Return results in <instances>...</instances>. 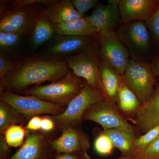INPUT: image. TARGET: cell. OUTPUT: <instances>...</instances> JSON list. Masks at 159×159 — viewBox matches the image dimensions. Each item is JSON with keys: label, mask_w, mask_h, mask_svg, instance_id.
<instances>
[{"label": "cell", "mask_w": 159, "mask_h": 159, "mask_svg": "<svg viewBox=\"0 0 159 159\" xmlns=\"http://www.w3.org/2000/svg\"><path fill=\"white\" fill-rule=\"evenodd\" d=\"M107 99L101 91L86 83L77 96L72 99L62 113L49 116L62 129L68 127H77L83 120L88 109L93 104Z\"/></svg>", "instance_id": "obj_3"}, {"label": "cell", "mask_w": 159, "mask_h": 159, "mask_svg": "<svg viewBox=\"0 0 159 159\" xmlns=\"http://www.w3.org/2000/svg\"><path fill=\"white\" fill-rule=\"evenodd\" d=\"M94 148L96 152L102 156L109 155L112 153L113 145L108 137L101 131L95 137Z\"/></svg>", "instance_id": "obj_26"}, {"label": "cell", "mask_w": 159, "mask_h": 159, "mask_svg": "<svg viewBox=\"0 0 159 159\" xmlns=\"http://www.w3.org/2000/svg\"><path fill=\"white\" fill-rule=\"evenodd\" d=\"M54 159H92L87 151L69 153H58Z\"/></svg>", "instance_id": "obj_33"}, {"label": "cell", "mask_w": 159, "mask_h": 159, "mask_svg": "<svg viewBox=\"0 0 159 159\" xmlns=\"http://www.w3.org/2000/svg\"><path fill=\"white\" fill-rule=\"evenodd\" d=\"M33 26L31 41L34 48L48 41L55 32L54 24L40 14L37 16Z\"/></svg>", "instance_id": "obj_22"}, {"label": "cell", "mask_w": 159, "mask_h": 159, "mask_svg": "<svg viewBox=\"0 0 159 159\" xmlns=\"http://www.w3.org/2000/svg\"><path fill=\"white\" fill-rule=\"evenodd\" d=\"M87 18L98 34L115 31L121 20L118 6L109 4H98Z\"/></svg>", "instance_id": "obj_14"}, {"label": "cell", "mask_w": 159, "mask_h": 159, "mask_svg": "<svg viewBox=\"0 0 159 159\" xmlns=\"http://www.w3.org/2000/svg\"><path fill=\"white\" fill-rule=\"evenodd\" d=\"M116 159H142L136 156H121Z\"/></svg>", "instance_id": "obj_39"}, {"label": "cell", "mask_w": 159, "mask_h": 159, "mask_svg": "<svg viewBox=\"0 0 159 159\" xmlns=\"http://www.w3.org/2000/svg\"><path fill=\"white\" fill-rule=\"evenodd\" d=\"M22 34L11 32H0V48L6 50L16 45Z\"/></svg>", "instance_id": "obj_27"}, {"label": "cell", "mask_w": 159, "mask_h": 159, "mask_svg": "<svg viewBox=\"0 0 159 159\" xmlns=\"http://www.w3.org/2000/svg\"><path fill=\"white\" fill-rule=\"evenodd\" d=\"M145 24L154 39L159 43V6L155 13L145 21Z\"/></svg>", "instance_id": "obj_30"}, {"label": "cell", "mask_w": 159, "mask_h": 159, "mask_svg": "<svg viewBox=\"0 0 159 159\" xmlns=\"http://www.w3.org/2000/svg\"><path fill=\"white\" fill-rule=\"evenodd\" d=\"M86 83L73 72L61 79L44 85H36L25 90L24 94L66 107L70 101L81 92Z\"/></svg>", "instance_id": "obj_2"}, {"label": "cell", "mask_w": 159, "mask_h": 159, "mask_svg": "<svg viewBox=\"0 0 159 159\" xmlns=\"http://www.w3.org/2000/svg\"><path fill=\"white\" fill-rule=\"evenodd\" d=\"M0 100L12 106L24 116L27 121L40 115L57 116L65 110L66 107L40 99L31 95L21 96L9 92L1 94Z\"/></svg>", "instance_id": "obj_6"}, {"label": "cell", "mask_w": 159, "mask_h": 159, "mask_svg": "<svg viewBox=\"0 0 159 159\" xmlns=\"http://www.w3.org/2000/svg\"><path fill=\"white\" fill-rule=\"evenodd\" d=\"M45 138L37 132L28 131L24 144L8 159H45L47 158Z\"/></svg>", "instance_id": "obj_17"}, {"label": "cell", "mask_w": 159, "mask_h": 159, "mask_svg": "<svg viewBox=\"0 0 159 159\" xmlns=\"http://www.w3.org/2000/svg\"><path fill=\"white\" fill-rule=\"evenodd\" d=\"M27 121L23 115L14 107L0 102V132L3 134L8 127L14 124L23 125Z\"/></svg>", "instance_id": "obj_23"}, {"label": "cell", "mask_w": 159, "mask_h": 159, "mask_svg": "<svg viewBox=\"0 0 159 159\" xmlns=\"http://www.w3.org/2000/svg\"><path fill=\"white\" fill-rule=\"evenodd\" d=\"M159 134V126L138 137L134 141L133 149L135 156L150 145Z\"/></svg>", "instance_id": "obj_25"}, {"label": "cell", "mask_w": 159, "mask_h": 159, "mask_svg": "<svg viewBox=\"0 0 159 159\" xmlns=\"http://www.w3.org/2000/svg\"><path fill=\"white\" fill-rule=\"evenodd\" d=\"M55 25L73 21L84 17L70 0H53L44 5L40 14Z\"/></svg>", "instance_id": "obj_15"}, {"label": "cell", "mask_w": 159, "mask_h": 159, "mask_svg": "<svg viewBox=\"0 0 159 159\" xmlns=\"http://www.w3.org/2000/svg\"><path fill=\"white\" fill-rule=\"evenodd\" d=\"M52 148L57 153H69L88 151L90 142L87 134L77 127L62 129L61 135L51 142Z\"/></svg>", "instance_id": "obj_12"}, {"label": "cell", "mask_w": 159, "mask_h": 159, "mask_svg": "<svg viewBox=\"0 0 159 159\" xmlns=\"http://www.w3.org/2000/svg\"><path fill=\"white\" fill-rule=\"evenodd\" d=\"M99 77L102 92L106 98L112 103L117 104L118 94L122 80V75L101 59Z\"/></svg>", "instance_id": "obj_18"}, {"label": "cell", "mask_w": 159, "mask_h": 159, "mask_svg": "<svg viewBox=\"0 0 159 159\" xmlns=\"http://www.w3.org/2000/svg\"><path fill=\"white\" fill-rule=\"evenodd\" d=\"M102 131L111 140L114 147L120 151L122 156H135L134 142L140 134L124 129H112Z\"/></svg>", "instance_id": "obj_19"}, {"label": "cell", "mask_w": 159, "mask_h": 159, "mask_svg": "<svg viewBox=\"0 0 159 159\" xmlns=\"http://www.w3.org/2000/svg\"><path fill=\"white\" fill-rule=\"evenodd\" d=\"M28 131L23 125L14 124L8 127L2 134L9 147H21L25 140Z\"/></svg>", "instance_id": "obj_24"}, {"label": "cell", "mask_w": 159, "mask_h": 159, "mask_svg": "<svg viewBox=\"0 0 159 159\" xmlns=\"http://www.w3.org/2000/svg\"><path fill=\"white\" fill-rule=\"evenodd\" d=\"M56 124L49 116L42 117L41 130L43 132L49 133L52 131L56 126Z\"/></svg>", "instance_id": "obj_35"}, {"label": "cell", "mask_w": 159, "mask_h": 159, "mask_svg": "<svg viewBox=\"0 0 159 159\" xmlns=\"http://www.w3.org/2000/svg\"><path fill=\"white\" fill-rule=\"evenodd\" d=\"M157 83L158 84L159 86V77H158L157 78Z\"/></svg>", "instance_id": "obj_40"}, {"label": "cell", "mask_w": 159, "mask_h": 159, "mask_svg": "<svg viewBox=\"0 0 159 159\" xmlns=\"http://www.w3.org/2000/svg\"><path fill=\"white\" fill-rule=\"evenodd\" d=\"M97 41L101 59L122 76L130 59V54L116 32L98 34Z\"/></svg>", "instance_id": "obj_9"}, {"label": "cell", "mask_w": 159, "mask_h": 159, "mask_svg": "<svg viewBox=\"0 0 159 159\" xmlns=\"http://www.w3.org/2000/svg\"><path fill=\"white\" fill-rule=\"evenodd\" d=\"M54 25L55 32L61 36L95 37L98 35L87 17L64 24Z\"/></svg>", "instance_id": "obj_20"}, {"label": "cell", "mask_w": 159, "mask_h": 159, "mask_svg": "<svg viewBox=\"0 0 159 159\" xmlns=\"http://www.w3.org/2000/svg\"><path fill=\"white\" fill-rule=\"evenodd\" d=\"M142 103L123 81L121 82L118 94L117 106L122 115L130 120L138 112Z\"/></svg>", "instance_id": "obj_21"}, {"label": "cell", "mask_w": 159, "mask_h": 159, "mask_svg": "<svg viewBox=\"0 0 159 159\" xmlns=\"http://www.w3.org/2000/svg\"><path fill=\"white\" fill-rule=\"evenodd\" d=\"M119 0H108V3L113 6H119Z\"/></svg>", "instance_id": "obj_38"}, {"label": "cell", "mask_w": 159, "mask_h": 159, "mask_svg": "<svg viewBox=\"0 0 159 159\" xmlns=\"http://www.w3.org/2000/svg\"><path fill=\"white\" fill-rule=\"evenodd\" d=\"M117 35L132 58L142 61L150 49V37L147 26L143 21L122 24Z\"/></svg>", "instance_id": "obj_8"}, {"label": "cell", "mask_w": 159, "mask_h": 159, "mask_svg": "<svg viewBox=\"0 0 159 159\" xmlns=\"http://www.w3.org/2000/svg\"><path fill=\"white\" fill-rule=\"evenodd\" d=\"M84 119L98 123L102 126L103 131L124 129L140 134L135 126L130 124L122 115L116 104L107 99L90 107L84 114Z\"/></svg>", "instance_id": "obj_7"}, {"label": "cell", "mask_w": 159, "mask_h": 159, "mask_svg": "<svg viewBox=\"0 0 159 159\" xmlns=\"http://www.w3.org/2000/svg\"><path fill=\"white\" fill-rule=\"evenodd\" d=\"M122 80L125 85L136 95L142 103L147 102L154 93L157 78L154 74L151 64L130 58Z\"/></svg>", "instance_id": "obj_4"}, {"label": "cell", "mask_w": 159, "mask_h": 159, "mask_svg": "<svg viewBox=\"0 0 159 159\" xmlns=\"http://www.w3.org/2000/svg\"><path fill=\"white\" fill-rule=\"evenodd\" d=\"M71 2L75 9L81 14L95 8L98 5L97 0H72Z\"/></svg>", "instance_id": "obj_31"}, {"label": "cell", "mask_w": 159, "mask_h": 159, "mask_svg": "<svg viewBox=\"0 0 159 159\" xmlns=\"http://www.w3.org/2000/svg\"><path fill=\"white\" fill-rule=\"evenodd\" d=\"M51 1L52 0H16L11 2V6L9 9H14L33 6L34 4L36 3L44 4L45 5L51 2Z\"/></svg>", "instance_id": "obj_32"}, {"label": "cell", "mask_w": 159, "mask_h": 159, "mask_svg": "<svg viewBox=\"0 0 159 159\" xmlns=\"http://www.w3.org/2000/svg\"><path fill=\"white\" fill-rule=\"evenodd\" d=\"M97 36H61L59 35L48 50L52 55L62 56L79 53L94 44Z\"/></svg>", "instance_id": "obj_16"}, {"label": "cell", "mask_w": 159, "mask_h": 159, "mask_svg": "<svg viewBox=\"0 0 159 159\" xmlns=\"http://www.w3.org/2000/svg\"><path fill=\"white\" fill-rule=\"evenodd\" d=\"M19 63L6 59L3 55H0V79L1 85H2L6 78L18 65Z\"/></svg>", "instance_id": "obj_29"}, {"label": "cell", "mask_w": 159, "mask_h": 159, "mask_svg": "<svg viewBox=\"0 0 159 159\" xmlns=\"http://www.w3.org/2000/svg\"><path fill=\"white\" fill-rule=\"evenodd\" d=\"M136 156L142 159H159V134L147 148Z\"/></svg>", "instance_id": "obj_28"}, {"label": "cell", "mask_w": 159, "mask_h": 159, "mask_svg": "<svg viewBox=\"0 0 159 159\" xmlns=\"http://www.w3.org/2000/svg\"><path fill=\"white\" fill-rule=\"evenodd\" d=\"M101 61L97 40L88 48L69 57L66 62L76 76L85 80L88 85L102 92L99 77Z\"/></svg>", "instance_id": "obj_5"}, {"label": "cell", "mask_w": 159, "mask_h": 159, "mask_svg": "<svg viewBox=\"0 0 159 159\" xmlns=\"http://www.w3.org/2000/svg\"><path fill=\"white\" fill-rule=\"evenodd\" d=\"M151 64L154 74L157 78L159 77V57Z\"/></svg>", "instance_id": "obj_37"}, {"label": "cell", "mask_w": 159, "mask_h": 159, "mask_svg": "<svg viewBox=\"0 0 159 159\" xmlns=\"http://www.w3.org/2000/svg\"><path fill=\"white\" fill-rule=\"evenodd\" d=\"M42 120V117L39 116L32 117L29 120L25 128L28 131L37 132L41 130Z\"/></svg>", "instance_id": "obj_34"}, {"label": "cell", "mask_w": 159, "mask_h": 159, "mask_svg": "<svg viewBox=\"0 0 159 159\" xmlns=\"http://www.w3.org/2000/svg\"><path fill=\"white\" fill-rule=\"evenodd\" d=\"M47 159V158H46V159Z\"/></svg>", "instance_id": "obj_41"}, {"label": "cell", "mask_w": 159, "mask_h": 159, "mask_svg": "<svg viewBox=\"0 0 159 159\" xmlns=\"http://www.w3.org/2000/svg\"><path fill=\"white\" fill-rule=\"evenodd\" d=\"M33 6L6 9L1 12L0 32L23 35L34 26L36 16Z\"/></svg>", "instance_id": "obj_10"}, {"label": "cell", "mask_w": 159, "mask_h": 159, "mask_svg": "<svg viewBox=\"0 0 159 159\" xmlns=\"http://www.w3.org/2000/svg\"><path fill=\"white\" fill-rule=\"evenodd\" d=\"M66 61L33 58L19 64L14 70L5 78L1 85V93L4 89L23 90L30 86L39 85L47 81L54 82L68 73Z\"/></svg>", "instance_id": "obj_1"}, {"label": "cell", "mask_w": 159, "mask_h": 159, "mask_svg": "<svg viewBox=\"0 0 159 159\" xmlns=\"http://www.w3.org/2000/svg\"><path fill=\"white\" fill-rule=\"evenodd\" d=\"M140 135L159 126V86L157 84L152 97L142 103L138 112L130 120Z\"/></svg>", "instance_id": "obj_13"}, {"label": "cell", "mask_w": 159, "mask_h": 159, "mask_svg": "<svg viewBox=\"0 0 159 159\" xmlns=\"http://www.w3.org/2000/svg\"><path fill=\"white\" fill-rule=\"evenodd\" d=\"M0 138V157L1 159H8L10 152L9 146L6 143L3 134H1Z\"/></svg>", "instance_id": "obj_36"}, {"label": "cell", "mask_w": 159, "mask_h": 159, "mask_svg": "<svg viewBox=\"0 0 159 159\" xmlns=\"http://www.w3.org/2000/svg\"><path fill=\"white\" fill-rule=\"evenodd\" d=\"M159 0H119L120 23L146 21L156 11Z\"/></svg>", "instance_id": "obj_11"}]
</instances>
